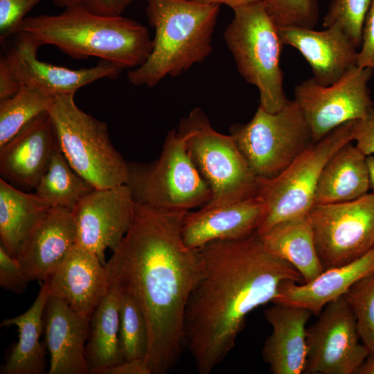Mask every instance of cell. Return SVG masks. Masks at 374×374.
Masks as SVG:
<instances>
[{
    "label": "cell",
    "instance_id": "cell-5",
    "mask_svg": "<svg viewBox=\"0 0 374 374\" xmlns=\"http://www.w3.org/2000/svg\"><path fill=\"white\" fill-rule=\"evenodd\" d=\"M234 16L224 33L238 71L260 94L259 107L269 113L280 111L287 99L283 89L280 57L283 44L263 0L233 10Z\"/></svg>",
    "mask_w": 374,
    "mask_h": 374
},
{
    "label": "cell",
    "instance_id": "cell-4",
    "mask_svg": "<svg viewBox=\"0 0 374 374\" xmlns=\"http://www.w3.org/2000/svg\"><path fill=\"white\" fill-rule=\"evenodd\" d=\"M146 16L155 30L152 49L142 66L127 72V79L134 86L153 87L210 55L220 5L193 0H146Z\"/></svg>",
    "mask_w": 374,
    "mask_h": 374
},
{
    "label": "cell",
    "instance_id": "cell-11",
    "mask_svg": "<svg viewBox=\"0 0 374 374\" xmlns=\"http://www.w3.org/2000/svg\"><path fill=\"white\" fill-rule=\"evenodd\" d=\"M325 269L348 264L374 247V194L349 202L314 204L308 214Z\"/></svg>",
    "mask_w": 374,
    "mask_h": 374
},
{
    "label": "cell",
    "instance_id": "cell-18",
    "mask_svg": "<svg viewBox=\"0 0 374 374\" xmlns=\"http://www.w3.org/2000/svg\"><path fill=\"white\" fill-rule=\"evenodd\" d=\"M266 212L267 206L258 195L226 205L188 211L181 224L183 241L187 247L197 249L211 242L247 237L256 232Z\"/></svg>",
    "mask_w": 374,
    "mask_h": 374
},
{
    "label": "cell",
    "instance_id": "cell-3",
    "mask_svg": "<svg viewBox=\"0 0 374 374\" xmlns=\"http://www.w3.org/2000/svg\"><path fill=\"white\" fill-rule=\"evenodd\" d=\"M20 31L73 59L96 57L122 69L142 66L152 49L148 29L143 24L123 16L98 15L82 6L64 8L55 15L27 17Z\"/></svg>",
    "mask_w": 374,
    "mask_h": 374
},
{
    "label": "cell",
    "instance_id": "cell-16",
    "mask_svg": "<svg viewBox=\"0 0 374 374\" xmlns=\"http://www.w3.org/2000/svg\"><path fill=\"white\" fill-rule=\"evenodd\" d=\"M59 148L49 112L42 113L0 147L1 178L35 190Z\"/></svg>",
    "mask_w": 374,
    "mask_h": 374
},
{
    "label": "cell",
    "instance_id": "cell-41",
    "mask_svg": "<svg viewBox=\"0 0 374 374\" xmlns=\"http://www.w3.org/2000/svg\"><path fill=\"white\" fill-rule=\"evenodd\" d=\"M20 86L4 59L0 58V100L15 94Z\"/></svg>",
    "mask_w": 374,
    "mask_h": 374
},
{
    "label": "cell",
    "instance_id": "cell-42",
    "mask_svg": "<svg viewBox=\"0 0 374 374\" xmlns=\"http://www.w3.org/2000/svg\"><path fill=\"white\" fill-rule=\"evenodd\" d=\"M195 2L203 4H224L231 8L233 10L260 0H193Z\"/></svg>",
    "mask_w": 374,
    "mask_h": 374
},
{
    "label": "cell",
    "instance_id": "cell-40",
    "mask_svg": "<svg viewBox=\"0 0 374 374\" xmlns=\"http://www.w3.org/2000/svg\"><path fill=\"white\" fill-rule=\"evenodd\" d=\"M98 374H152L145 358H134L105 368Z\"/></svg>",
    "mask_w": 374,
    "mask_h": 374
},
{
    "label": "cell",
    "instance_id": "cell-38",
    "mask_svg": "<svg viewBox=\"0 0 374 374\" xmlns=\"http://www.w3.org/2000/svg\"><path fill=\"white\" fill-rule=\"evenodd\" d=\"M357 65L374 71V0H371L362 29V41Z\"/></svg>",
    "mask_w": 374,
    "mask_h": 374
},
{
    "label": "cell",
    "instance_id": "cell-34",
    "mask_svg": "<svg viewBox=\"0 0 374 374\" xmlns=\"http://www.w3.org/2000/svg\"><path fill=\"white\" fill-rule=\"evenodd\" d=\"M266 10L277 28L313 29L318 21L317 0H263Z\"/></svg>",
    "mask_w": 374,
    "mask_h": 374
},
{
    "label": "cell",
    "instance_id": "cell-14",
    "mask_svg": "<svg viewBox=\"0 0 374 374\" xmlns=\"http://www.w3.org/2000/svg\"><path fill=\"white\" fill-rule=\"evenodd\" d=\"M1 56L20 87L37 89L57 96L75 93L80 88L103 78L115 79L122 69L101 60L91 68L71 69L40 61L37 55L41 44L28 33L20 31Z\"/></svg>",
    "mask_w": 374,
    "mask_h": 374
},
{
    "label": "cell",
    "instance_id": "cell-33",
    "mask_svg": "<svg viewBox=\"0 0 374 374\" xmlns=\"http://www.w3.org/2000/svg\"><path fill=\"white\" fill-rule=\"evenodd\" d=\"M371 0H331L326 13L323 27H337L356 47L360 48L364 22Z\"/></svg>",
    "mask_w": 374,
    "mask_h": 374
},
{
    "label": "cell",
    "instance_id": "cell-9",
    "mask_svg": "<svg viewBox=\"0 0 374 374\" xmlns=\"http://www.w3.org/2000/svg\"><path fill=\"white\" fill-rule=\"evenodd\" d=\"M353 123L346 122L312 142L277 176L259 179L257 195L264 200L267 212L258 235L281 221L309 213L325 165L340 148L353 141Z\"/></svg>",
    "mask_w": 374,
    "mask_h": 374
},
{
    "label": "cell",
    "instance_id": "cell-19",
    "mask_svg": "<svg viewBox=\"0 0 374 374\" xmlns=\"http://www.w3.org/2000/svg\"><path fill=\"white\" fill-rule=\"evenodd\" d=\"M283 45L297 49L312 68L313 78L328 86L357 65L358 51L349 37L337 27L323 30L296 26L278 28Z\"/></svg>",
    "mask_w": 374,
    "mask_h": 374
},
{
    "label": "cell",
    "instance_id": "cell-43",
    "mask_svg": "<svg viewBox=\"0 0 374 374\" xmlns=\"http://www.w3.org/2000/svg\"><path fill=\"white\" fill-rule=\"evenodd\" d=\"M355 374H374V355L369 354L367 356Z\"/></svg>",
    "mask_w": 374,
    "mask_h": 374
},
{
    "label": "cell",
    "instance_id": "cell-6",
    "mask_svg": "<svg viewBox=\"0 0 374 374\" xmlns=\"http://www.w3.org/2000/svg\"><path fill=\"white\" fill-rule=\"evenodd\" d=\"M74 95L55 96L48 112L60 150L96 189L126 184L127 162L112 145L107 123L80 109Z\"/></svg>",
    "mask_w": 374,
    "mask_h": 374
},
{
    "label": "cell",
    "instance_id": "cell-1",
    "mask_svg": "<svg viewBox=\"0 0 374 374\" xmlns=\"http://www.w3.org/2000/svg\"><path fill=\"white\" fill-rule=\"evenodd\" d=\"M186 213L135 203L129 229L105 265L109 284L130 294L144 313L152 374L167 373L180 357L185 309L200 276L199 251L181 236Z\"/></svg>",
    "mask_w": 374,
    "mask_h": 374
},
{
    "label": "cell",
    "instance_id": "cell-37",
    "mask_svg": "<svg viewBox=\"0 0 374 374\" xmlns=\"http://www.w3.org/2000/svg\"><path fill=\"white\" fill-rule=\"evenodd\" d=\"M353 141L365 156L374 154V107H371L365 117L353 121Z\"/></svg>",
    "mask_w": 374,
    "mask_h": 374
},
{
    "label": "cell",
    "instance_id": "cell-32",
    "mask_svg": "<svg viewBox=\"0 0 374 374\" xmlns=\"http://www.w3.org/2000/svg\"><path fill=\"white\" fill-rule=\"evenodd\" d=\"M344 297L355 317L362 343L374 355V272L355 283Z\"/></svg>",
    "mask_w": 374,
    "mask_h": 374
},
{
    "label": "cell",
    "instance_id": "cell-21",
    "mask_svg": "<svg viewBox=\"0 0 374 374\" xmlns=\"http://www.w3.org/2000/svg\"><path fill=\"white\" fill-rule=\"evenodd\" d=\"M73 212L52 206L23 244L17 260L29 281L44 282L76 244Z\"/></svg>",
    "mask_w": 374,
    "mask_h": 374
},
{
    "label": "cell",
    "instance_id": "cell-29",
    "mask_svg": "<svg viewBox=\"0 0 374 374\" xmlns=\"http://www.w3.org/2000/svg\"><path fill=\"white\" fill-rule=\"evenodd\" d=\"M94 189L71 168L59 148L35 193L51 207L64 208L73 212L82 198Z\"/></svg>",
    "mask_w": 374,
    "mask_h": 374
},
{
    "label": "cell",
    "instance_id": "cell-22",
    "mask_svg": "<svg viewBox=\"0 0 374 374\" xmlns=\"http://www.w3.org/2000/svg\"><path fill=\"white\" fill-rule=\"evenodd\" d=\"M312 314L305 308L275 303L265 310V318L272 330L265 341L262 355L272 373H305L306 325Z\"/></svg>",
    "mask_w": 374,
    "mask_h": 374
},
{
    "label": "cell",
    "instance_id": "cell-15",
    "mask_svg": "<svg viewBox=\"0 0 374 374\" xmlns=\"http://www.w3.org/2000/svg\"><path fill=\"white\" fill-rule=\"evenodd\" d=\"M134 204L126 184L94 189L73 212L76 243L93 252L105 265L106 249L115 250L129 229Z\"/></svg>",
    "mask_w": 374,
    "mask_h": 374
},
{
    "label": "cell",
    "instance_id": "cell-2",
    "mask_svg": "<svg viewBox=\"0 0 374 374\" xmlns=\"http://www.w3.org/2000/svg\"><path fill=\"white\" fill-rule=\"evenodd\" d=\"M197 249L201 272L185 309L184 344L197 372L209 374L233 349L251 311L272 303L282 281L304 280L291 264L268 254L256 232Z\"/></svg>",
    "mask_w": 374,
    "mask_h": 374
},
{
    "label": "cell",
    "instance_id": "cell-12",
    "mask_svg": "<svg viewBox=\"0 0 374 374\" xmlns=\"http://www.w3.org/2000/svg\"><path fill=\"white\" fill-rule=\"evenodd\" d=\"M373 70L357 65L333 84L324 86L313 78L294 87L301 108L317 142L339 125L363 118L373 107L368 87Z\"/></svg>",
    "mask_w": 374,
    "mask_h": 374
},
{
    "label": "cell",
    "instance_id": "cell-44",
    "mask_svg": "<svg viewBox=\"0 0 374 374\" xmlns=\"http://www.w3.org/2000/svg\"><path fill=\"white\" fill-rule=\"evenodd\" d=\"M367 164L369 171L370 186L374 194V154L366 157Z\"/></svg>",
    "mask_w": 374,
    "mask_h": 374
},
{
    "label": "cell",
    "instance_id": "cell-26",
    "mask_svg": "<svg viewBox=\"0 0 374 374\" xmlns=\"http://www.w3.org/2000/svg\"><path fill=\"white\" fill-rule=\"evenodd\" d=\"M49 296L48 287L42 283L39 294L28 310L1 323V327L16 326L19 332L17 343L1 368V374L44 373L46 346L39 341V337L44 332L43 314Z\"/></svg>",
    "mask_w": 374,
    "mask_h": 374
},
{
    "label": "cell",
    "instance_id": "cell-10",
    "mask_svg": "<svg viewBox=\"0 0 374 374\" xmlns=\"http://www.w3.org/2000/svg\"><path fill=\"white\" fill-rule=\"evenodd\" d=\"M230 133L258 179L279 175L313 142L295 100H288L276 113L259 107L249 123L231 126Z\"/></svg>",
    "mask_w": 374,
    "mask_h": 374
},
{
    "label": "cell",
    "instance_id": "cell-27",
    "mask_svg": "<svg viewBox=\"0 0 374 374\" xmlns=\"http://www.w3.org/2000/svg\"><path fill=\"white\" fill-rule=\"evenodd\" d=\"M51 206L35 193H26L0 179L1 244L15 258Z\"/></svg>",
    "mask_w": 374,
    "mask_h": 374
},
{
    "label": "cell",
    "instance_id": "cell-8",
    "mask_svg": "<svg viewBox=\"0 0 374 374\" xmlns=\"http://www.w3.org/2000/svg\"><path fill=\"white\" fill-rule=\"evenodd\" d=\"M179 131L186 135L189 154L211 191L203 206H220L257 195L259 179L235 139L215 130L203 110L193 109L181 120Z\"/></svg>",
    "mask_w": 374,
    "mask_h": 374
},
{
    "label": "cell",
    "instance_id": "cell-36",
    "mask_svg": "<svg viewBox=\"0 0 374 374\" xmlns=\"http://www.w3.org/2000/svg\"><path fill=\"white\" fill-rule=\"evenodd\" d=\"M29 280L17 259L0 244V286L15 294H21Z\"/></svg>",
    "mask_w": 374,
    "mask_h": 374
},
{
    "label": "cell",
    "instance_id": "cell-24",
    "mask_svg": "<svg viewBox=\"0 0 374 374\" xmlns=\"http://www.w3.org/2000/svg\"><path fill=\"white\" fill-rule=\"evenodd\" d=\"M258 235L267 253L291 264L301 274L304 283L314 280L324 271L308 215L281 221Z\"/></svg>",
    "mask_w": 374,
    "mask_h": 374
},
{
    "label": "cell",
    "instance_id": "cell-25",
    "mask_svg": "<svg viewBox=\"0 0 374 374\" xmlns=\"http://www.w3.org/2000/svg\"><path fill=\"white\" fill-rule=\"evenodd\" d=\"M371 188L365 156L351 142L340 148L325 165L315 191L314 204L357 199Z\"/></svg>",
    "mask_w": 374,
    "mask_h": 374
},
{
    "label": "cell",
    "instance_id": "cell-35",
    "mask_svg": "<svg viewBox=\"0 0 374 374\" xmlns=\"http://www.w3.org/2000/svg\"><path fill=\"white\" fill-rule=\"evenodd\" d=\"M42 0H0V42L21 30L26 15Z\"/></svg>",
    "mask_w": 374,
    "mask_h": 374
},
{
    "label": "cell",
    "instance_id": "cell-28",
    "mask_svg": "<svg viewBox=\"0 0 374 374\" xmlns=\"http://www.w3.org/2000/svg\"><path fill=\"white\" fill-rule=\"evenodd\" d=\"M120 299L121 290L109 284L108 292L91 314L85 347L89 373L98 374L124 360L118 339Z\"/></svg>",
    "mask_w": 374,
    "mask_h": 374
},
{
    "label": "cell",
    "instance_id": "cell-39",
    "mask_svg": "<svg viewBox=\"0 0 374 374\" xmlns=\"http://www.w3.org/2000/svg\"><path fill=\"white\" fill-rule=\"evenodd\" d=\"M133 0H81V6L87 10L109 17L122 16Z\"/></svg>",
    "mask_w": 374,
    "mask_h": 374
},
{
    "label": "cell",
    "instance_id": "cell-45",
    "mask_svg": "<svg viewBox=\"0 0 374 374\" xmlns=\"http://www.w3.org/2000/svg\"><path fill=\"white\" fill-rule=\"evenodd\" d=\"M59 7L66 8L72 6H81V0H51Z\"/></svg>",
    "mask_w": 374,
    "mask_h": 374
},
{
    "label": "cell",
    "instance_id": "cell-31",
    "mask_svg": "<svg viewBox=\"0 0 374 374\" xmlns=\"http://www.w3.org/2000/svg\"><path fill=\"white\" fill-rule=\"evenodd\" d=\"M118 339L124 360L145 358L148 330L141 308L129 294L121 291Z\"/></svg>",
    "mask_w": 374,
    "mask_h": 374
},
{
    "label": "cell",
    "instance_id": "cell-17",
    "mask_svg": "<svg viewBox=\"0 0 374 374\" xmlns=\"http://www.w3.org/2000/svg\"><path fill=\"white\" fill-rule=\"evenodd\" d=\"M42 283L50 295L64 300L75 313L87 318L109 287L105 266L93 252L77 243Z\"/></svg>",
    "mask_w": 374,
    "mask_h": 374
},
{
    "label": "cell",
    "instance_id": "cell-30",
    "mask_svg": "<svg viewBox=\"0 0 374 374\" xmlns=\"http://www.w3.org/2000/svg\"><path fill=\"white\" fill-rule=\"evenodd\" d=\"M55 96L37 89L21 87L12 96L0 100V147L42 113L49 112Z\"/></svg>",
    "mask_w": 374,
    "mask_h": 374
},
{
    "label": "cell",
    "instance_id": "cell-13",
    "mask_svg": "<svg viewBox=\"0 0 374 374\" xmlns=\"http://www.w3.org/2000/svg\"><path fill=\"white\" fill-rule=\"evenodd\" d=\"M306 330L307 374H355L370 354L359 342L353 313L343 296L328 303Z\"/></svg>",
    "mask_w": 374,
    "mask_h": 374
},
{
    "label": "cell",
    "instance_id": "cell-20",
    "mask_svg": "<svg viewBox=\"0 0 374 374\" xmlns=\"http://www.w3.org/2000/svg\"><path fill=\"white\" fill-rule=\"evenodd\" d=\"M44 333L50 354L48 374H87L85 359L90 318L75 313L63 299L50 295L44 314Z\"/></svg>",
    "mask_w": 374,
    "mask_h": 374
},
{
    "label": "cell",
    "instance_id": "cell-7",
    "mask_svg": "<svg viewBox=\"0 0 374 374\" xmlns=\"http://www.w3.org/2000/svg\"><path fill=\"white\" fill-rule=\"evenodd\" d=\"M129 187L134 201L153 208L188 212L206 204L210 187L193 162L186 135L170 131L161 154L151 163L127 162Z\"/></svg>",
    "mask_w": 374,
    "mask_h": 374
},
{
    "label": "cell",
    "instance_id": "cell-23",
    "mask_svg": "<svg viewBox=\"0 0 374 374\" xmlns=\"http://www.w3.org/2000/svg\"><path fill=\"white\" fill-rule=\"evenodd\" d=\"M374 272V247L360 258L325 269L314 280L282 281L272 303L307 309L318 316L323 308L344 295L355 283Z\"/></svg>",
    "mask_w": 374,
    "mask_h": 374
}]
</instances>
